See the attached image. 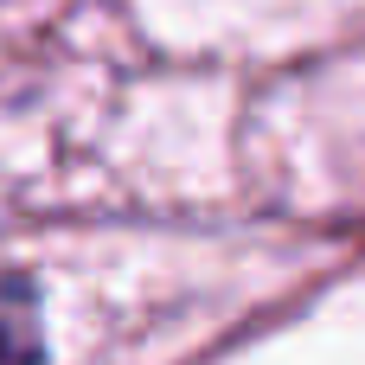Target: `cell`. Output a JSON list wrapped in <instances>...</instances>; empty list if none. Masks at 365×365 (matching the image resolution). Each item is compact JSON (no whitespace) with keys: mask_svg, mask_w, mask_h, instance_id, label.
Listing matches in <instances>:
<instances>
[{"mask_svg":"<svg viewBox=\"0 0 365 365\" xmlns=\"http://www.w3.org/2000/svg\"><path fill=\"white\" fill-rule=\"evenodd\" d=\"M0 365H45V314L26 276H0Z\"/></svg>","mask_w":365,"mask_h":365,"instance_id":"cell-1","label":"cell"}]
</instances>
